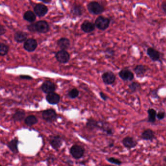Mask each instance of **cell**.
<instances>
[{
  "label": "cell",
  "mask_w": 166,
  "mask_h": 166,
  "mask_svg": "<svg viewBox=\"0 0 166 166\" xmlns=\"http://www.w3.org/2000/svg\"><path fill=\"white\" fill-rule=\"evenodd\" d=\"M166 113L164 111H160L158 112L157 113V115H156V118L159 120L164 119L166 117Z\"/></svg>",
  "instance_id": "1f68e13d"
},
{
  "label": "cell",
  "mask_w": 166,
  "mask_h": 166,
  "mask_svg": "<svg viewBox=\"0 0 166 166\" xmlns=\"http://www.w3.org/2000/svg\"><path fill=\"white\" fill-rule=\"evenodd\" d=\"M1 166H2V165H1Z\"/></svg>",
  "instance_id": "b9f144b4"
},
{
  "label": "cell",
  "mask_w": 166,
  "mask_h": 166,
  "mask_svg": "<svg viewBox=\"0 0 166 166\" xmlns=\"http://www.w3.org/2000/svg\"><path fill=\"white\" fill-rule=\"evenodd\" d=\"M150 95L154 98H158L157 91L156 90H153L152 91L151 93H150Z\"/></svg>",
  "instance_id": "d6a6232c"
},
{
  "label": "cell",
  "mask_w": 166,
  "mask_h": 166,
  "mask_svg": "<svg viewBox=\"0 0 166 166\" xmlns=\"http://www.w3.org/2000/svg\"><path fill=\"white\" fill-rule=\"evenodd\" d=\"M162 8L163 10V11H164L165 13L166 14V2H164L162 4Z\"/></svg>",
  "instance_id": "8d00e7d4"
},
{
  "label": "cell",
  "mask_w": 166,
  "mask_h": 166,
  "mask_svg": "<svg viewBox=\"0 0 166 166\" xmlns=\"http://www.w3.org/2000/svg\"><path fill=\"white\" fill-rule=\"evenodd\" d=\"M46 100L51 105H56L60 101V96L55 92H52L46 96Z\"/></svg>",
  "instance_id": "d6986e66"
},
{
  "label": "cell",
  "mask_w": 166,
  "mask_h": 166,
  "mask_svg": "<svg viewBox=\"0 0 166 166\" xmlns=\"http://www.w3.org/2000/svg\"><path fill=\"white\" fill-rule=\"evenodd\" d=\"M33 9L36 16L40 18L44 17L48 12L47 7L43 3H37L34 6Z\"/></svg>",
  "instance_id": "9c48e42d"
},
{
  "label": "cell",
  "mask_w": 166,
  "mask_h": 166,
  "mask_svg": "<svg viewBox=\"0 0 166 166\" xmlns=\"http://www.w3.org/2000/svg\"><path fill=\"white\" fill-rule=\"evenodd\" d=\"M57 44L62 50H66L69 48L70 42L69 39L66 37H62L57 42Z\"/></svg>",
  "instance_id": "7402d4cb"
},
{
  "label": "cell",
  "mask_w": 166,
  "mask_h": 166,
  "mask_svg": "<svg viewBox=\"0 0 166 166\" xmlns=\"http://www.w3.org/2000/svg\"><path fill=\"white\" fill-rule=\"evenodd\" d=\"M113 146H114V144L112 143H111V144L109 145V146L110 147H112Z\"/></svg>",
  "instance_id": "f35d334b"
},
{
  "label": "cell",
  "mask_w": 166,
  "mask_h": 166,
  "mask_svg": "<svg viewBox=\"0 0 166 166\" xmlns=\"http://www.w3.org/2000/svg\"><path fill=\"white\" fill-rule=\"evenodd\" d=\"M9 51V47L3 43L0 44V55L1 56H5L8 54Z\"/></svg>",
  "instance_id": "83f0119b"
},
{
  "label": "cell",
  "mask_w": 166,
  "mask_h": 166,
  "mask_svg": "<svg viewBox=\"0 0 166 166\" xmlns=\"http://www.w3.org/2000/svg\"><path fill=\"white\" fill-rule=\"evenodd\" d=\"M68 95L71 98L75 99L79 95V91L77 88H73L70 91Z\"/></svg>",
  "instance_id": "f1b7e54d"
},
{
  "label": "cell",
  "mask_w": 166,
  "mask_h": 166,
  "mask_svg": "<svg viewBox=\"0 0 166 166\" xmlns=\"http://www.w3.org/2000/svg\"><path fill=\"white\" fill-rule=\"evenodd\" d=\"M105 53L106 56L108 58H112L114 57L115 54V51L112 48H108L105 50Z\"/></svg>",
  "instance_id": "4dcf8cb0"
},
{
  "label": "cell",
  "mask_w": 166,
  "mask_h": 166,
  "mask_svg": "<svg viewBox=\"0 0 166 166\" xmlns=\"http://www.w3.org/2000/svg\"><path fill=\"white\" fill-rule=\"evenodd\" d=\"M20 78L22 79H26V80H31L32 78L29 76H21Z\"/></svg>",
  "instance_id": "d590c367"
},
{
  "label": "cell",
  "mask_w": 166,
  "mask_h": 166,
  "mask_svg": "<svg viewBox=\"0 0 166 166\" xmlns=\"http://www.w3.org/2000/svg\"><path fill=\"white\" fill-rule=\"evenodd\" d=\"M63 139L60 135H54L50 137L49 144L51 147L56 151H58L63 144Z\"/></svg>",
  "instance_id": "5b68a950"
},
{
  "label": "cell",
  "mask_w": 166,
  "mask_h": 166,
  "mask_svg": "<svg viewBox=\"0 0 166 166\" xmlns=\"http://www.w3.org/2000/svg\"><path fill=\"white\" fill-rule=\"evenodd\" d=\"M41 2H43V3L50 4L52 2V0H39Z\"/></svg>",
  "instance_id": "74e56055"
},
{
  "label": "cell",
  "mask_w": 166,
  "mask_h": 166,
  "mask_svg": "<svg viewBox=\"0 0 166 166\" xmlns=\"http://www.w3.org/2000/svg\"><path fill=\"white\" fill-rule=\"evenodd\" d=\"M25 123L28 126H32L38 123V120L37 118L33 115H30L25 118Z\"/></svg>",
  "instance_id": "d4e9b609"
},
{
  "label": "cell",
  "mask_w": 166,
  "mask_h": 166,
  "mask_svg": "<svg viewBox=\"0 0 166 166\" xmlns=\"http://www.w3.org/2000/svg\"><path fill=\"white\" fill-rule=\"evenodd\" d=\"M165 162H166V157L165 158Z\"/></svg>",
  "instance_id": "60d3db41"
},
{
  "label": "cell",
  "mask_w": 166,
  "mask_h": 166,
  "mask_svg": "<svg viewBox=\"0 0 166 166\" xmlns=\"http://www.w3.org/2000/svg\"><path fill=\"white\" fill-rule=\"evenodd\" d=\"M19 141L17 137L12 139L7 143V147L10 151L13 154H17L19 152L18 145Z\"/></svg>",
  "instance_id": "e0dca14e"
},
{
  "label": "cell",
  "mask_w": 166,
  "mask_h": 166,
  "mask_svg": "<svg viewBox=\"0 0 166 166\" xmlns=\"http://www.w3.org/2000/svg\"><path fill=\"white\" fill-rule=\"evenodd\" d=\"M57 61L60 63H66L70 59V54L66 50H61L56 54Z\"/></svg>",
  "instance_id": "8fae6325"
},
{
  "label": "cell",
  "mask_w": 166,
  "mask_h": 166,
  "mask_svg": "<svg viewBox=\"0 0 166 166\" xmlns=\"http://www.w3.org/2000/svg\"><path fill=\"white\" fill-rule=\"evenodd\" d=\"M41 88L42 90L45 93L47 94H49L50 93L54 92V91H55L56 87L55 85L52 82L46 81L42 84Z\"/></svg>",
  "instance_id": "2e32d148"
},
{
  "label": "cell",
  "mask_w": 166,
  "mask_h": 166,
  "mask_svg": "<svg viewBox=\"0 0 166 166\" xmlns=\"http://www.w3.org/2000/svg\"><path fill=\"white\" fill-rule=\"evenodd\" d=\"M119 77L124 81H132L134 78L133 72L128 68L122 69L119 72Z\"/></svg>",
  "instance_id": "8992f818"
},
{
  "label": "cell",
  "mask_w": 166,
  "mask_h": 166,
  "mask_svg": "<svg viewBox=\"0 0 166 166\" xmlns=\"http://www.w3.org/2000/svg\"><path fill=\"white\" fill-rule=\"evenodd\" d=\"M27 34L25 32L17 31L14 34V40L18 43H22L27 40Z\"/></svg>",
  "instance_id": "44dd1931"
},
{
  "label": "cell",
  "mask_w": 166,
  "mask_h": 166,
  "mask_svg": "<svg viewBox=\"0 0 166 166\" xmlns=\"http://www.w3.org/2000/svg\"><path fill=\"white\" fill-rule=\"evenodd\" d=\"M38 46L37 40L32 38H30L25 42L23 48L28 52H32L35 51Z\"/></svg>",
  "instance_id": "7c38bea8"
},
{
  "label": "cell",
  "mask_w": 166,
  "mask_h": 166,
  "mask_svg": "<svg viewBox=\"0 0 166 166\" xmlns=\"http://www.w3.org/2000/svg\"><path fill=\"white\" fill-rule=\"evenodd\" d=\"M25 115V114L24 111H18L13 116V119L16 122H20L24 119Z\"/></svg>",
  "instance_id": "484cf974"
},
{
  "label": "cell",
  "mask_w": 166,
  "mask_h": 166,
  "mask_svg": "<svg viewBox=\"0 0 166 166\" xmlns=\"http://www.w3.org/2000/svg\"><path fill=\"white\" fill-rule=\"evenodd\" d=\"M110 23V20L108 18L99 16L95 20V25L98 29L104 31L107 29Z\"/></svg>",
  "instance_id": "3957f363"
},
{
  "label": "cell",
  "mask_w": 166,
  "mask_h": 166,
  "mask_svg": "<svg viewBox=\"0 0 166 166\" xmlns=\"http://www.w3.org/2000/svg\"><path fill=\"white\" fill-rule=\"evenodd\" d=\"M87 9L91 14L95 15L102 14L105 10L103 5L97 1L90 2L87 5Z\"/></svg>",
  "instance_id": "6da1fadb"
},
{
  "label": "cell",
  "mask_w": 166,
  "mask_h": 166,
  "mask_svg": "<svg viewBox=\"0 0 166 166\" xmlns=\"http://www.w3.org/2000/svg\"><path fill=\"white\" fill-rule=\"evenodd\" d=\"M106 166H113V165H107Z\"/></svg>",
  "instance_id": "ab89813d"
},
{
  "label": "cell",
  "mask_w": 166,
  "mask_h": 166,
  "mask_svg": "<svg viewBox=\"0 0 166 166\" xmlns=\"http://www.w3.org/2000/svg\"><path fill=\"white\" fill-rule=\"evenodd\" d=\"M141 137L143 140L152 141L155 138V134L152 129H146L142 133Z\"/></svg>",
  "instance_id": "ac0fdd59"
},
{
  "label": "cell",
  "mask_w": 166,
  "mask_h": 166,
  "mask_svg": "<svg viewBox=\"0 0 166 166\" xmlns=\"http://www.w3.org/2000/svg\"><path fill=\"white\" fill-rule=\"evenodd\" d=\"M70 13L74 17H81L84 13V8L80 4L75 3L71 7Z\"/></svg>",
  "instance_id": "4fadbf2b"
},
{
  "label": "cell",
  "mask_w": 166,
  "mask_h": 166,
  "mask_svg": "<svg viewBox=\"0 0 166 166\" xmlns=\"http://www.w3.org/2000/svg\"><path fill=\"white\" fill-rule=\"evenodd\" d=\"M129 89L132 93H134L139 91L141 88V85L137 82H132L130 83L129 86Z\"/></svg>",
  "instance_id": "4316f807"
},
{
  "label": "cell",
  "mask_w": 166,
  "mask_h": 166,
  "mask_svg": "<svg viewBox=\"0 0 166 166\" xmlns=\"http://www.w3.org/2000/svg\"><path fill=\"white\" fill-rule=\"evenodd\" d=\"M102 77L103 82L106 85H112L116 80V76L114 72L111 71H108L103 73Z\"/></svg>",
  "instance_id": "ba28073f"
},
{
  "label": "cell",
  "mask_w": 166,
  "mask_h": 166,
  "mask_svg": "<svg viewBox=\"0 0 166 166\" xmlns=\"http://www.w3.org/2000/svg\"><path fill=\"white\" fill-rule=\"evenodd\" d=\"M81 29L82 31L86 33H89L92 32L95 30V24L93 23L92 22H90L89 20H84L81 25Z\"/></svg>",
  "instance_id": "9a60e30c"
},
{
  "label": "cell",
  "mask_w": 166,
  "mask_h": 166,
  "mask_svg": "<svg viewBox=\"0 0 166 166\" xmlns=\"http://www.w3.org/2000/svg\"><path fill=\"white\" fill-rule=\"evenodd\" d=\"M148 71L146 67L142 64H138L135 66L134 68V71L137 77H142L145 76Z\"/></svg>",
  "instance_id": "ffe728a7"
},
{
  "label": "cell",
  "mask_w": 166,
  "mask_h": 166,
  "mask_svg": "<svg viewBox=\"0 0 166 166\" xmlns=\"http://www.w3.org/2000/svg\"><path fill=\"white\" fill-rule=\"evenodd\" d=\"M43 119L46 122H52L57 118V115L54 109H49L43 111L42 114Z\"/></svg>",
  "instance_id": "30bf717a"
},
{
  "label": "cell",
  "mask_w": 166,
  "mask_h": 166,
  "mask_svg": "<svg viewBox=\"0 0 166 166\" xmlns=\"http://www.w3.org/2000/svg\"><path fill=\"white\" fill-rule=\"evenodd\" d=\"M99 95H100V97L102 98V99L105 101H106L107 100H108V97L106 95V94H105L104 93L100 92L99 93Z\"/></svg>",
  "instance_id": "e575fe53"
},
{
  "label": "cell",
  "mask_w": 166,
  "mask_h": 166,
  "mask_svg": "<svg viewBox=\"0 0 166 166\" xmlns=\"http://www.w3.org/2000/svg\"><path fill=\"white\" fill-rule=\"evenodd\" d=\"M6 30L5 27L3 25H1V26H0V35H3L6 33Z\"/></svg>",
  "instance_id": "836d02e7"
},
{
  "label": "cell",
  "mask_w": 166,
  "mask_h": 166,
  "mask_svg": "<svg viewBox=\"0 0 166 166\" xmlns=\"http://www.w3.org/2000/svg\"><path fill=\"white\" fill-rule=\"evenodd\" d=\"M146 53L152 61H159L161 58V53L153 47L148 48Z\"/></svg>",
  "instance_id": "52a82bcc"
},
{
  "label": "cell",
  "mask_w": 166,
  "mask_h": 166,
  "mask_svg": "<svg viewBox=\"0 0 166 166\" xmlns=\"http://www.w3.org/2000/svg\"><path fill=\"white\" fill-rule=\"evenodd\" d=\"M36 15L33 11L28 10L24 13L23 18L25 20L30 23H33L36 20Z\"/></svg>",
  "instance_id": "603a6c76"
},
{
  "label": "cell",
  "mask_w": 166,
  "mask_h": 166,
  "mask_svg": "<svg viewBox=\"0 0 166 166\" xmlns=\"http://www.w3.org/2000/svg\"><path fill=\"white\" fill-rule=\"evenodd\" d=\"M84 148L78 144H74L70 149V154L75 159H80L84 156L85 154Z\"/></svg>",
  "instance_id": "7a4b0ae2"
},
{
  "label": "cell",
  "mask_w": 166,
  "mask_h": 166,
  "mask_svg": "<svg viewBox=\"0 0 166 166\" xmlns=\"http://www.w3.org/2000/svg\"><path fill=\"white\" fill-rule=\"evenodd\" d=\"M148 113V120L147 122L149 123H154L156 120V115H157V112L155 110V109L150 108L147 111Z\"/></svg>",
  "instance_id": "cb8c5ba5"
},
{
  "label": "cell",
  "mask_w": 166,
  "mask_h": 166,
  "mask_svg": "<svg viewBox=\"0 0 166 166\" xmlns=\"http://www.w3.org/2000/svg\"><path fill=\"white\" fill-rule=\"evenodd\" d=\"M122 143L125 147L129 149L135 148L137 145V142L135 139L130 136H127L123 138L122 140Z\"/></svg>",
  "instance_id": "5bb4252c"
},
{
  "label": "cell",
  "mask_w": 166,
  "mask_h": 166,
  "mask_svg": "<svg viewBox=\"0 0 166 166\" xmlns=\"http://www.w3.org/2000/svg\"><path fill=\"white\" fill-rule=\"evenodd\" d=\"M107 160L110 163H112L117 165H120L122 164L121 161H120L119 159H116L113 157H109L108 159H107Z\"/></svg>",
  "instance_id": "f546056e"
},
{
  "label": "cell",
  "mask_w": 166,
  "mask_h": 166,
  "mask_svg": "<svg viewBox=\"0 0 166 166\" xmlns=\"http://www.w3.org/2000/svg\"><path fill=\"white\" fill-rule=\"evenodd\" d=\"M35 32L45 34L50 30V25L45 20H38L34 23Z\"/></svg>",
  "instance_id": "277c9868"
}]
</instances>
